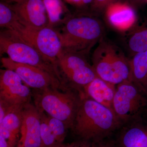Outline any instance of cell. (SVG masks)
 <instances>
[{
    "label": "cell",
    "instance_id": "8992f818",
    "mask_svg": "<svg viewBox=\"0 0 147 147\" xmlns=\"http://www.w3.org/2000/svg\"><path fill=\"white\" fill-rule=\"evenodd\" d=\"M147 108V94L131 79L116 86L113 109L123 125L142 116Z\"/></svg>",
    "mask_w": 147,
    "mask_h": 147
},
{
    "label": "cell",
    "instance_id": "7402d4cb",
    "mask_svg": "<svg viewBox=\"0 0 147 147\" xmlns=\"http://www.w3.org/2000/svg\"><path fill=\"white\" fill-rule=\"evenodd\" d=\"M117 0H93L92 9L96 13H99L108 8L111 4L117 3Z\"/></svg>",
    "mask_w": 147,
    "mask_h": 147
},
{
    "label": "cell",
    "instance_id": "9a60e30c",
    "mask_svg": "<svg viewBox=\"0 0 147 147\" xmlns=\"http://www.w3.org/2000/svg\"><path fill=\"white\" fill-rule=\"evenodd\" d=\"M106 9L109 23L120 30L125 31L136 21L133 9L126 5L116 3L111 4Z\"/></svg>",
    "mask_w": 147,
    "mask_h": 147
},
{
    "label": "cell",
    "instance_id": "4316f807",
    "mask_svg": "<svg viewBox=\"0 0 147 147\" xmlns=\"http://www.w3.org/2000/svg\"><path fill=\"white\" fill-rule=\"evenodd\" d=\"M136 1H144V0H136Z\"/></svg>",
    "mask_w": 147,
    "mask_h": 147
},
{
    "label": "cell",
    "instance_id": "7a4b0ae2",
    "mask_svg": "<svg viewBox=\"0 0 147 147\" xmlns=\"http://www.w3.org/2000/svg\"><path fill=\"white\" fill-rule=\"evenodd\" d=\"M58 33L62 50L87 56L104 36V28L96 16L82 13L67 18Z\"/></svg>",
    "mask_w": 147,
    "mask_h": 147
},
{
    "label": "cell",
    "instance_id": "52a82bcc",
    "mask_svg": "<svg viewBox=\"0 0 147 147\" xmlns=\"http://www.w3.org/2000/svg\"><path fill=\"white\" fill-rule=\"evenodd\" d=\"M1 54L5 53L15 62L29 65L41 69L62 79L56 67L44 59L32 45L14 36L5 30L0 34Z\"/></svg>",
    "mask_w": 147,
    "mask_h": 147
},
{
    "label": "cell",
    "instance_id": "e0dca14e",
    "mask_svg": "<svg viewBox=\"0 0 147 147\" xmlns=\"http://www.w3.org/2000/svg\"><path fill=\"white\" fill-rule=\"evenodd\" d=\"M130 61L131 79L147 94V50L135 54Z\"/></svg>",
    "mask_w": 147,
    "mask_h": 147
},
{
    "label": "cell",
    "instance_id": "d6986e66",
    "mask_svg": "<svg viewBox=\"0 0 147 147\" xmlns=\"http://www.w3.org/2000/svg\"><path fill=\"white\" fill-rule=\"evenodd\" d=\"M39 112L40 117L41 147H60L50 130L47 123L46 114L40 111Z\"/></svg>",
    "mask_w": 147,
    "mask_h": 147
},
{
    "label": "cell",
    "instance_id": "ac0fdd59",
    "mask_svg": "<svg viewBox=\"0 0 147 147\" xmlns=\"http://www.w3.org/2000/svg\"><path fill=\"white\" fill-rule=\"evenodd\" d=\"M43 1L49 18V26L52 27L54 24L60 22L61 18L66 9L61 0Z\"/></svg>",
    "mask_w": 147,
    "mask_h": 147
},
{
    "label": "cell",
    "instance_id": "5bb4252c",
    "mask_svg": "<svg viewBox=\"0 0 147 147\" xmlns=\"http://www.w3.org/2000/svg\"><path fill=\"white\" fill-rule=\"evenodd\" d=\"M116 86L98 76L81 89L82 94L113 110Z\"/></svg>",
    "mask_w": 147,
    "mask_h": 147
},
{
    "label": "cell",
    "instance_id": "ffe728a7",
    "mask_svg": "<svg viewBox=\"0 0 147 147\" xmlns=\"http://www.w3.org/2000/svg\"><path fill=\"white\" fill-rule=\"evenodd\" d=\"M46 116L47 123L51 132L60 147L64 144V141L66 136L67 130L68 128L61 121L47 115Z\"/></svg>",
    "mask_w": 147,
    "mask_h": 147
},
{
    "label": "cell",
    "instance_id": "3957f363",
    "mask_svg": "<svg viewBox=\"0 0 147 147\" xmlns=\"http://www.w3.org/2000/svg\"><path fill=\"white\" fill-rule=\"evenodd\" d=\"M34 105L40 112L63 122L70 129L82 99L80 90L69 86L63 88L34 90Z\"/></svg>",
    "mask_w": 147,
    "mask_h": 147
},
{
    "label": "cell",
    "instance_id": "cb8c5ba5",
    "mask_svg": "<svg viewBox=\"0 0 147 147\" xmlns=\"http://www.w3.org/2000/svg\"><path fill=\"white\" fill-rule=\"evenodd\" d=\"M96 147H119L115 141H111L107 139L96 143Z\"/></svg>",
    "mask_w": 147,
    "mask_h": 147
},
{
    "label": "cell",
    "instance_id": "2e32d148",
    "mask_svg": "<svg viewBox=\"0 0 147 147\" xmlns=\"http://www.w3.org/2000/svg\"><path fill=\"white\" fill-rule=\"evenodd\" d=\"M137 23L124 31L125 43L133 56L147 50V21Z\"/></svg>",
    "mask_w": 147,
    "mask_h": 147
},
{
    "label": "cell",
    "instance_id": "603a6c76",
    "mask_svg": "<svg viewBox=\"0 0 147 147\" xmlns=\"http://www.w3.org/2000/svg\"><path fill=\"white\" fill-rule=\"evenodd\" d=\"M60 147H96V143L78 139L71 143L63 144Z\"/></svg>",
    "mask_w": 147,
    "mask_h": 147
},
{
    "label": "cell",
    "instance_id": "4fadbf2b",
    "mask_svg": "<svg viewBox=\"0 0 147 147\" xmlns=\"http://www.w3.org/2000/svg\"><path fill=\"white\" fill-rule=\"evenodd\" d=\"M121 127L115 141L119 147H147V120L142 116Z\"/></svg>",
    "mask_w": 147,
    "mask_h": 147
},
{
    "label": "cell",
    "instance_id": "9c48e42d",
    "mask_svg": "<svg viewBox=\"0 0 147 147\" xmlns=\"http://www.w3.org/2000/svg\"><path fill=\"white\" fill-rule=\"evenodd\" d=\"M1 63L3 67L15 71L26 85L34 90L63 88L67 86L55 75L34 66L15 62L8 57L2 58Z\"/></svg>",
    "mask_w": 147,
    "mask_h": 147
},
{
    "label": "cell",
    "instance_id": "7c38bea8",
    "mask_svg": "<svg viewBox=\"0 0 147 147\" xmlns=\"http://www.w3.org/2000/svg\"><path fill=\"white\" fill-rule=\"evenodd\" d=\"M21 24L35 29L49 26L47 10L43 0H26L11 5Z\"/></svg>",
    "mask_w": 147,
    "mask_h": 147
},
{
    "label": "cell",
    "instance_id": "484cf974",
    "mask_svg": "<svg viewBox=\"0 0 147 147\" xmlns=\"http://www.w3.org/2000/svg\"><path fill=\"white\" fill-rule=\"evenodd\" d=\"M9 1L11 2L14 3H17L23 2L26 0H9Z\"/></svg>",
    "mask_w": 147,
    "mask_h": 147
},
{
    "label": "cell",
    "instance_id": "8fae6325",
    "mask_svg": "<svg viewBox=\"0 0 147 147\" xmlns=\"http://www.w3.org/2000/svg\"><path fill=\"white\" fill-rule=\"evenodd\" d=\"M16 147H41L40 113L31 102L23 106L20 137Z\"/></svg>",
    "mask_w": 147,
    "mask_h": 147
},
{
    "label": "cell",
    "instance_id": "277c9868",
    "mask_svg": "<svg viewBox=\"0 0 147 147\" xmlns=\"http://www.w3.org/2000/svg\"><path fill=\"white\" fill-rule=\"evenodd\" d=\"M92 65L97 76L117 86L131 79V61L122 50L103 36L92 55Z\"/></svg>",
    "mask_w": 147,
    "mask_h": 147
},
{
    "label": "cell",
    "instance_id": "30bf717a",
    "mask_svg": "<svg viewBox=\"0 0 147 147\" xmlns=\"http://www.w3.org/2000/svg\"><path fill=\"white\" fill-rule=\"evenodd\" d=\"M11 69L0 70V101L12 106H22L31 102L32 93L30 87Z\"/></svg>",
    "mask_w": 147,
    "mask_h": 147
},
{
    "label": "cell",
    "instance_id": "6da1fadb",
    "mask_svg": "<svg viewBox=\"0 0 147 147\" xmlns=\"http://www.w3.org/2000/svg\"><path fill=\"white\" fill-rule=\"evenodd\" d=\"M122 125L113 110L82 94L70 129L78 139L97 143Z\"/></svg>",
    "mask_w": 147,
    "mask_h": 147
},
{
    "label": "cell",
    "instance_id": "ba28073f",
    "mask_svg": "<svg viewBox=\"0 0 147 147\" xmlns=\"http://www.w3.org/2000/svg\"><path fill=\"white\" fill-rule=\"evenodd\" d=\"M86 56L62 50L57 62V67L61 77H64L65 83L80 90L98 77Z\"/></svg>",
    "mask_w": 147,
    "mask_h": 147
},
{
    "label": "cell",
    "instance_id": "d4e9b609",
    "mask_svg": "<svg viewBox=\"0 0 147 147\" xmlns=\"http://www.w3.org/2000/svg\"><path fill=\"white\" fill-rule=\"evenodd\" d=\"M66 1L71 3L80 6L82 3V0H66Z\"/></svg>",
    "mask_w": 147,
    "mask_h": 147
},
{
    "label": "cell",
    "instance_id": "5b68a950",
    "mask_svg": "<svg viewBox=\"0 0 147 147\" xmlns=\"http://www.w3.org/2000/svg\"><path fill=\"white\" fill-rule=\"evenodd\" d=\"M5 29L14 36L32 45L57 69V62L62 48L59 33L53 27L32 28L21 24L16 16Z\"/></svg>",
    "mask_w": 147,
    "mask_h": 147
},
{
    "label": "cell",
    "instance_id": "83f0119b",
    "mask_svg": "<svg viewBox=\"0 0 147 147\" xmlns=\"http://www.w3.org/2000/svg\"><path fill=\"white\" fill-rule=\"evenodd\" d=\"M146 111H147V108L146 109Z\"/></svg>",
    "mask_w": 147,
    "mask_h": 147
},
{
    "label": "cell",
    "instance_id": "44dd1931",
    "mask_svg": "<svg viewBox=\"0 0 147 147\" xmlns=\"http://www.w3.org/2000/svg\"><path fill=\"white\" fill-rule=\"evenodd\" d=\"M16 15L10 5L7 3H0V26L6 29L13 21Z\"/></svg>",
    "mask_w": 147,
    "mask_h": 147
}]
</instances>
